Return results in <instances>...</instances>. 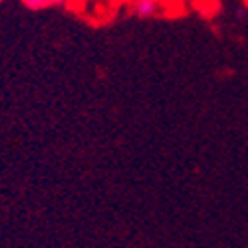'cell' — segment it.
<instances>
[{
    "label": "cell",
    "instance_id": "1",
    "mask_svg": "<svg viewBox=\"0 0 248 248\" xmlns=\"http://www.w3.org/2000/svg\"><path fill=\"white\" fill-rule=\"evenodd\" d=\"M159 10H161L159 0H135L133 2V12L139 18H151L159 14Z\"/></svg>",
    "mask_w": 248,
    "mask_h": 248
},
{
    "label": "cell",
    "instance_id": "2",
    "mask_svg": "<svg viewBox=\"0 0 248 248\" xmlns=\"http://www.w3.org/2000/svg\"><path fill=\"white\" fill-rule=\"evenodd\" d=\"M22 2H24L28 8H32V10H42V8H46V6L56 4L58 0H22Z\"/></svg>",
    "mask_w": 248,
    "mask_h": 248
}]
</instances>
